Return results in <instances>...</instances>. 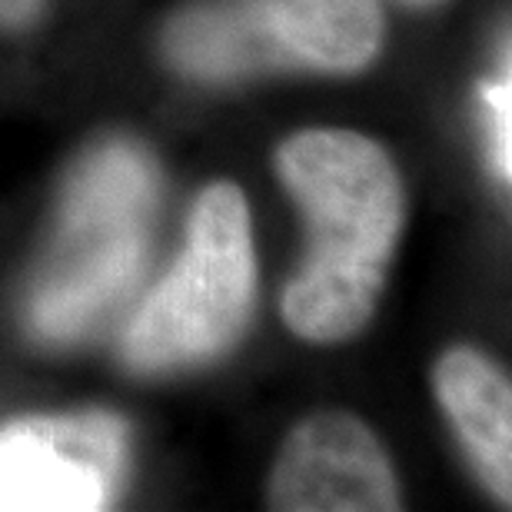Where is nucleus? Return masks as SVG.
<instances>
[{
    "mask_svg": "<svg viewBox=\"0 0 512 512\" xmlns=\"http://www.w3.org/2000/svg\"><path fill=\"white\" fill-rule=\"evenodd\" d=\"M280 173L310 220V253L283 293V320L303 340H346L380 300L403 220L399 177L373 140L350 130L293 137Z\"/></svg>",
    "mask_w": 512,
    "mask_h": 512,
    "instance_id": "obj_1",
    "label": "nucleus"
},
{
    "mask_svg": "<svg viewBox=\"0 0 512 512\" xmlns=\"http://www.w3.org/2000/svg\"><path fill=\"white\" fill-rule=\"evenodd\" d=\"M157 207V170L133 143H114L77 170L60 213L57 247L30 296V330L74 343L137 286Z\"/></svg>",
    "mask_w": 512,
    "mask_h": 512,
    "instance_id": "obj_2",
    "label": "nucleus"
},
{
    "mask_svg": "<svg viewBox=\"0 0 512 512\" xmlns=\"http://www.w3.org/2000/svg\"><path fill=\"white\" fill-rule=\"evenodd\" d=\"M167 54L180 70L207 80L263 70L243 0H223L183 14L167 34Z\"/></svg>",
    "mask_w": 512,
    "mask_h": 512,
    "instance_id": "obj_8",
    "label": "nucleus"
},
{
    "mask_svg": "<svg viewBox=\"0 0 512 512\" xmlns=\"http://www.w3.org/2000/svg\"><path fill=\"white\" fill-rule=\"evenodd\" d=\"M40 7H44V0H0V20L4 24H30Z\"/></svg>",
    "mask_w": 512,
    "mask_h": 512,
    "instance_id": "obj_10",
    "label": "nucleus"
},
{
    "mask_svg": "<svg viewBox=\"0 0 512 512\" xmlns=\"http://www.w3.org/2000/svg\"><path fill=\"white\" fill-rule=\"evenodd\" d=\"M406 4H433V0H406Z\"/></svg>",
    "mask_w": 512,
    "mask_h": 512,
    "instance_id": "obj_11",
    "label": "nucleus"
},
{
    "mask_svg": "<svg viewBox=\"0 0 512 512\" xmlns=\"http://www.w3.org/2000/svg\"><path fill=\"white\" fill-rule=\"evenodd\" d=\"M483 107L489 124V157L496 173L509 183L512 177V77L509 57L503 60V77H493L483 84Z\"/></svg>",
    "mask_w": 512,
    "mask_h": 512,
    "instance_id": "obj_9",
    "label": "nucleus"
},
{
    "mask_svg": "<svg viewBox=\"0 0 512 512\" xmlns=\"http://www.w3.org/2000/svg\"><path fill=\"white\" fill-rule=\"evenodd\" d=\"M263 70L313 67L350 74L383 40L380 0H243Z\"/></svg>",
    "mask_w": 512,
    "mask_h": 512,
    "instance_id": "obj_6",
    "label": "nucleus"
},
{
    "mask_svg": "<svg viewBox=\"0 0 512 512\" xmlns=\"http://www.w3.org/2000/svg\"><path fill=\"white\" fill-rule=\"evenodd\" d=\"M127 463V426L110 413L24 419L0 429V512H97Z\"/></svg>",
    "mask_w": 512,
    "mask_h": 512,
    "instance_id": "obj_4",
    "label": "nucleus"
},
{
    "mask_svg": "<svg viewBox=\"0 0 512 512\" xmlns=\"http://www.w3.org/2000/svg\"><path fill=\"white\" fill-rule=\"evenodd\" d=\"M436 389L463 436L479 476L499 499L512 489V396L506 376L486 356L453 350L439 363Z\"/></svg>",
    "mask_w": 512,
    "mask_h": 512,
    "instance_id": "obj_7",
    "label": "nucleus"
},
{
    "mask_svg": "<svg viewBox=\"0 0 512 512\" xmlns=\"http://www.w3.org/2000/svg\"><path fill=\"white\" fill-rule=\"evenodd\" d=\"M286 512H386L399 509L396 479L376 436L343 413L313 416L290 436L270 486Z\"/></svg>",
    "mask_w": 512,
    "mask_h": 512,
    "instance_id": "obj_5",
    "label": "nucleus"
},
{
    "mask_svg": "<svg viewBox=\"0 0 512 512\" xmlns=\"http://www.w3.org/2000/svg\"><path fill=\"white\" fill-rule=\"evenodd\" d=\"M256 260L247 200L230 183L193 207L187 250L124 336L133 370H170L210 360L237 340L253 310Z\"/></svg>",
    "mask_w": 512,
    "mask_h": 512,
    "instance_id": "obj_3",
    "label": "nucleus"
}]
</instances>
